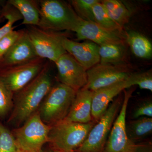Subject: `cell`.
Masks as SVG:
<instances>
[{"label": "cell", "mask_w": 152, "mask_h": 152, "mask_svg": "<svg viewBox=\"0 0 152 152\" xmlns=\"http://www.w3.org/2000/svg\"><path fill=\"white\" fill-rule=\"evenodd\" d=\"M87 83L83 88L95 91L102 88L125 80L131 74L129 66L124 63L97 64L87 70Z\"/></svg>", "instance_id": "cell-8"}, {"label": "cell", "mask_w": 152, "mask_h": 152, "mask_svg": "<svg viewBox=\"0 0 152 152\" xmlns=\"http://www.w3.org/2000/svg\"><path fill=\"white\" fill-rule=\"evenodd\" d=\"M130 76L125 80L94 92L91 109L92 116L94 121L98 122L105 112L114 98L124 90L133 86Z\"/></svg>", "instance_id": "cell-14"}, {"label": "cell", "mask_w": 152, "mask_h": 152, "mask_svg": "<svg viewBox=\"0 0 152 152\" xmlns=\"http://www.w3.org/2000/svg\"><path fill=\"white\" fill-rule=\"evenodd\" d=\"M63 46L86 70L99 63V46L92 42H78L64 37Z\"/></svg>", "instance_id": "cell-13"}, {"label": "cell", "mask_w": 152, "mask_h": 152, "mask_svg": "<svg viewBox=\"0 0 152 152\" xmlns=\"http://www.w3.org/2000/svg\"><path fill=\"white\" fill-rule=\"evenodd\" d=\"M1 14L2 16L7 20V22L0 28V40L13 30V25L16 22L23 19L19 11L8 3L3 8Z\"/></svg>", "instance_id": "cell-24"}, {"label": "cell", "mask_w": 152, "mask_h": 152, "mask_svg": "<svg viewBox=\"0 0 152 152\" xmlns=\"http://www.w3.org/2000/svg\"><path fill=\"white\" fill-rule=\"evenodd\" d=\"M126 132L128 138L135 143L151 134L152 118L143 117L126 123Z\"/></svg>", "instance_id": "cell-18"}, {"label": "cell", "mask_w": 152, "mask_h": 152, "mask_svg": "<svg viewBox=\"0 0 152 152\" xmlns=\"http://www.w3.org/2000/svg\"><path fill=\"white\" fill-rule=\"evenodd\" d=\"M48 152H60L59 151H57V150L53 149L50 150V151H49Z\"/></svg>", "instance_id": "cell-32"}, {"label": "cell", "mask_w": 152, "mask_h": 152, "mask_svg": "<svg viewBox=\"0 0 152 152\" xmlns=\"http://www.w3.org/2000/svg\"><path fill=\"white\" fill-rule=\"evenodd\" d=\"M54 63L60 83L76 91L86 85L87 71L70 54L66 53Z\"/></svg>", "instance_id": "cell-11"}, {"label": "cell", "mask_w": 152, "mask_h": 152, "mask_svg": "<svg viewBox=\"0 0 152 152\" xmlns=\"http://www.w3.org/2000/svg\"><path fill=\"white\" fill-rule=\"evenodd\" d=\"M66 152H75L74 151H72Z\"/></svg>", "instance_id": "cell-34"}, {"label": "cell", "mask_w": 152, "mask_h": 152, "mask_svg": "<svg viewBox=\"0 0 152 152\" xmlns=\"http://www.w3.org/2000/svg\"><path fill=\"white\" fill-rule=\"evenodd\" d=\"M130 77L133 86L137 85L142 89L152 91V73L151 70L139 73H132Z\"/></svg>", "instance_id": "cell-27"}, {"label": "cell", "mask_w": 152, "mask_h": 152, "mask_svg": "<svg viewBox=\"0 0 152 152\" xmlns=\"http://www.w3.org/2000/svg\"><path fill=\"white\" fill-rule=\"evenodd\" d=\"M123 100L118 97L112 102L90 131L86 138L75 152H103L112 126L119 113Z\"/></svg>", "instance_id": "cell-6"}, {"label": "cell", "mask_w": 152, "mask_h": 152, "mask_svg": "<svg viewBox=\"0 0 152 152\" xmlns=\"http://www.w3.org/2000/svg\"><path fill=\"white\" fill-rule=\"evenodd\" d=\"M94 91L84 88L77 91L69 114L64 121L87 124L93 121L91 115Z\"/></svg>", "instance_id": "cell-16"}, {"label": "cell", "mask_w": 152, "mask_h": 152, "mask_svg": "<svg viewBox=\"0 0 152 152\" xmlns=\"http://www.w3.org/2000/svg\"><path fill=\"white\" fill-rule=\"evenodd\" d=\"M37 57L25 64L0 70V80L14 95L34 80L46 64Z\"/></svg>", "instance_id": "cell-9"}, {"label": "cell", "mask_w": 152, "mask_h": 152, "mask_svg": "<svg viewBox=\"0 0 152 152\" xmlns=\"http://www.w3.org/2000/svg\"><path fill=\"white\" fill-rule=\"evenodd\" d=\"M127 42L134 55L141 58H151L152 45L149 40L140 33L130 31L126 34Z\"/></svg>", "instance_id": "cell-19"}, {"label": "cell", "mask_w": 152, "mask_h": 152, "mask_svg": "<svg viewBox=\"0 0 152 152\" xmlns=\"http://www.w3.org/2000/svg\"><path fill=\"white\" fill-rule=\"evenodd\" d=\"M50 66L47 62L39 75L14 95L13 106L9 122L18 127L38 111L53 86Z\"/></svg>", "instance_id": "cell-1"}, {"label": "cell", "mask_w": 152, "mask_h": 152, "mask_svg": "<svg viewBox=\"0 0 152 152\" xmlns=\"http://www.w3.org/2000/svg\"><path fill=\"white\" fill-rule=\"evenodd\" d=\"M26 30L18 40L0 58V70L28 62L37 58Z\"/></svg>", "instance_id": "cell-12"}, {"label": "cell", "mask_w": 152, "mask_h": 152, "mask_svg": "<svg viewBox=\"0 0 152 152\" xmlns=\"http://www.w3.org/2000/svg\"><path fill=\"white\" fill-rule=\"evenodd\" d=\"M26 30L38 57L55 63L67 53L62 45L65 35L35 26H29Z\"/></svg>", "instance_id": "cell-7"}, {"label": "cell", "mask_w": 152, "mask_h": 152, "mask_svg": "<svg viewBox=\"0 0 152 152\" xmlns=\"http://www.w3.org/2000/svg\"><path fill=\"white\" fill-rule=\"evenodd\" d=\"M152 118V102L151 100L144 101L135 108L133 113V118L137 119L140 117Z\"/></svg>", "instance_id": "cell-29"}, {"label": "cell", "mask_w": 152, "mask_h": 152, "mask_svg": "<svg viewBox=\"0 0 152 152\" xmlns=\"http://www.w3.org/2000/svg\"><path fill=\"white\" fill-rule=\"evenodd\" d=\"M23 31L24 30H13L0 40V58L14 45L21 36Z\"/></svg>", "instance_id": "cell-28"}, {"label": "cell", "mask_w": 152, "mask_h": 152, "mask_svg": "<svg viewBox=\"0 0 152 152\" xmlns=\"http://www.w3.org/2000/svg\"><path fill=\"white\" fill-rule=\"evenodd\" d=\"M18 152H43V151H23V150L19 149Z\"/></svg>", "instance_id": "cell-31"}, {"label": "cell", "mask_w": 152, "mask_h": 152, "mask_svg": "<svg viewBox=\"0 0 152 152\" xmlns=\"http://www.w3.org/2000/svg\"><path fill=\"white\" fill-rule=\"evenodd\" d=\"M1 13H0V20H1Z\"/></svg>", "instance_id": "cell-33"}, {"label": "cell", "mask_w": 152, "mask_h": 152, "mask_svg": "<svg viewBox=\"0 0 152 152\" xmlns=\"http://www.w3.org/2000/svg\"><path fill=\"white\" fill-rule=\"evenodd\" d=\"M40 20L38 27L60 32H75L83 20L76 13L72 7L59 0H42L38 1Z\"/></svg>", "instance_id": "cell-2"}, {"label": "cell", "mask_w": 152, "mask_h": 152, "mask_svg": "<svg viewBox=\"0 0 152 152\" xmlns=\"http://www.w3.org/2000/svg\"><path fill=\"white\" fill-rule=\"evenodd\" d=\"M13 96L0 80V117L5 116L12 109Z\"/></svg>", "instance_id": "cell-26"}, {"label": "cell", "mask_w": 152, "mask_h": 152, "mask_svg": "<svg viewBox=\"0 0 152 152\" xmlns=\"http://www.w3.org/2000/svg\"><path fill=\"white\" fill-rule=\"evenodd\" d=\"M93 11L95 23L109 31L119 33L122 30L109 16L100 1H99L94 5Z\"/></svg>", "instance_id": "cell-22"}, {"label": "cell", "mask_w": 152, "mask_h": 152, "mask_svg": "<svg viewBox=\"0 0 152 152\" xmlns=\"http://www.w3.org/2000/svg\"><path fill=\"white\" fill-rule=\"evenodd\" d=\"M76 93L60 83L53 86L38 110L42 121L51 126L64 121L69 114Z\"/></svg>", "instance_id": "cell-3"}, {"label": "cell", "mask_w": 152, "mask_h": 152, "mask_svg": "<svg viewBox=\"0 0 152 152\" xmlns=\"http://www.w3.org/2000/svg\"><path fill=\"white\" fill-rule=\"evenodd\" d=\"M98 0H72L71 6L78 16L85 21L95 22L93 7Z\"/></svg>", "instance_id": "cell-23"}, {"label": "cell", "mask_w": 152, "mask_h": 152, "mask_svg": "<svg viewBox=\"0 0 152 152\" xmlns=\"http://www.w3.org/2000/svg\"><path fill=\"white\" fill-rule=\"evenodd\" d=\"M51 128L42 121L38 111L14 129L12 134L19 149L41 151L44 145L49 141Z\"/></svg>", "instance_id": "cell-5"}, {"label": "cell", "mask_w": 152, "mask_h": 152, "mask_svg": "<svg viewBox=\"0 0 152 152\" xmlns=\"http://www.w3.org/2000/svg\"><path fill=\"white\" fill-rule=\"evenodd\" d=\"M124 45L107 44L99 46V63L117 64L122 63L125 56Z\"/></svg>", "instance_id": "cell-21"}, {"label": "cell", "mask_w": 152, "mask_h": 152, "mask_svg": "<svg viewBox=\"0 0 152 152\" xmlns=\"http://www.w3.org/2000/svg\"><path fill=\"white\" fill-rule=\"evenodd\" d=\"M75 33L78 39L89 40L99 46L124 44L120 33L106 29L95 22L83 20Z\"/></svg>", "instance_id": "cell-15"}, {"label": "cell", "mask_w": 152, "mask_h": 152, "mask_svg": "<svg viewBox=\"0 0 152 152\" xmlns=\"http://www.w3.org/2000/svg\"><path fill=\"white\" fill-rule=\"evenodd\" d=\"M19 150L12 133L0 124V152H18Z\"/></svg>", "instance_id": "cell-25"}, {"label": "cell", "mask_w": 152, "mask_h": 152, "mask_svg": "<svg viewBox=\"0 0 152 152\" xmlns=\"http://www.w3.org/2000/svg\"><path fill=\"white\" fill-rule=\"evenodd\" d=\"M100 2L109 16L122 29L129 22L130 18L129 12L124 5L117 0H103Z\"/></svg>", "instance_id": "cell-20"}, {"label": "cell", "mask_w": 152, "mask_h": 152, "mask_svg": "<svg viewBox=\"0 0 152 152\" xmlns=\"http://www.w3.org/2000/svg\"><path fill=\"white\" fill-rule=\"evenodd\" d=\"M133 90L126 91L119 113L109 133L103 152H135L137 144L128 138L126 132V116Z\"/></svg>", "instance_id": "cell-10"}, {"label": "cell", "mask_w": 152, "mask_h": 152, "mask_svg": "<svg viewBox=\"0 0 152 152\" xmlns=\"http://www.w3.org/2000/svg\"><path fill=\"white\" fill-rule=\"evenodd\" d=\"M19 11L23 18L21 25L38 26L40 20L39 2L34 0H9L7 2Z\"/></svg>", "instance_id": "cell-17"}, {"label": "cell", "mask_w": 152, "mask_h": 152, "mask_svg": "<svg viewBox=\"0 0 152 152\" xmlns=\"http://www.w3.org/2000/svg\"><path fill=\"white\" fill-rule=\"evenodd\" d=\"M97 122L94 120L87 124L62 121L52 126L48 142L53 149L60 152L75 151L84 142Z\"/></svg>", "instance_id": "cell-4"}, {"label": "cell", "mask_w": 152, "mask_h": 152, "mask_svg": "<svg viewBox=\"0 0 152 152\" xmlns=\"http://www.w3.org/2000/svg\"><path fill=\"white\" fill-rule=\"evenodd\" d=\"M135 152H152V144L151 142H146L137 144Z\"/></svg>", "instance_id": "cell-30"}]
</instances>
